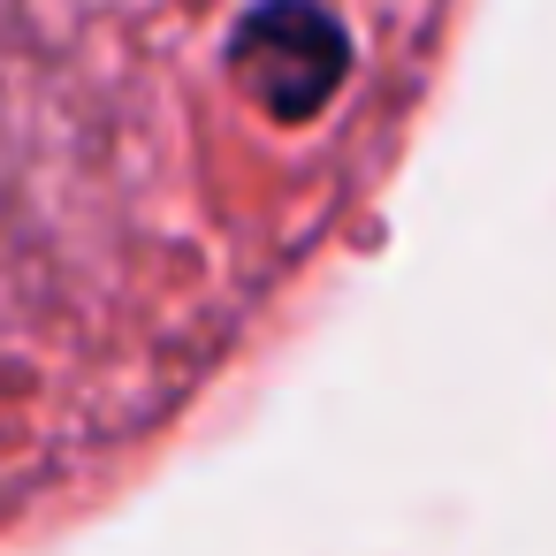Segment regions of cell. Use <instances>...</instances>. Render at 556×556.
I'll return each mask as SVG.
<instances>
[{
    "mask_svg": "<svg viewBox=\"0 0 556 556\" xmlns=\"http://www.w3.org/2000/svg\"><path fill=\"white\" fill-rule=\"evenodd\" d=\"M450 0H9V472L176 419L374 206Z\"/></svg>",
    "mask_w": 556,
    "mask_h": 556,
    "instance_id": "1",
    "label": "cell"
}]
</instances>
